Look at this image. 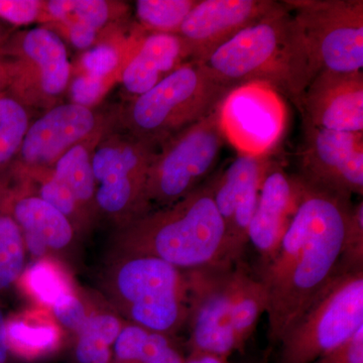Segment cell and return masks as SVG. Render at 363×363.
<instances>
[{"mask_svg": "<svg viewBox=\"0 0 363 363\" xmlns=\"http://www.w3.org/2000/svg\"><path fill=\"white\" fill-rule=\"evenodd\" d=\"M300 179L290 225L272 259L255 272L266 289L267 336L274 344L338 272L353 206L351 200Z\"/></svg>", "mask_w": 363, "mask_h": 363, "instance_id": "cell-1", "label": "cell"}, {"mask_svg": "<svg viewBox=\"0 0 363 363\" xmlns=\"http://www.w3.org/2000/svg\"><path fill=\"white\" fill-rule=\"evenodd\" d=\"M224 87L262 82L300 111L303 95L317 73L304 38L288 9L259 21L200 62Z\"/></svg>", "mask_w": 363, "mask_h": 363, "instance_id": "cell-2", "label": "cell"}, {"mask_svg": "<svg viewBox=\"0 0 363 363\" xmlns=\"http://www.w3.org/2000/svg\"><path fill=\"white\" fill-rule=\"evenodd\" d=\"M210 177L179 201L135 218L128 235L131 253L157 257L182 271L230 262Z\"/></svg>", "mask_w": 363, "mask_h": 363, "instance_id": "cell-3", "label": "cell"}, {"mask_svg": "<svg viewBox=\"0 0 363 363\" xmlns=\"http://www.w3.org/2000/svg\"><path fill=\"white\" fill-rule=\"evenodd\" d=\"M229 91L202 63L186 62L145 94L133 98L124 124L130 136L157 150L216 111Z\"/></svg>", "mask_w": 363, "mask_h": 363, "instance_id": "cell-4", "label": "cell"}, {"mask_svg": "<svg viewBox=\"0 0 363 363\" xmlns=\"http://www.w3.org/2000/svg\"><path fill=\"white\" fill-rule=\"evenodd\" d=\"M363 328V269H339L279 340V363H312Z\"/></svg>", "mask_w": 363, "mask_h": 363, "instance_id": "cell-5", "label": "cell"}, {"mask_svg": "<svg viewBox=\"0 0 363 363\" xmlns=\"http://www.w3.org/2000/svg\"><path fill=\"white\" fill-rule=\"evenodd\" d=\"M225 142L218 108L167 140L150 164L149 206L150 202L168 206L202 185L213 173Z\"/></svg>", "mask_w": 363, "mask_h": 363, "instance_id": "cell-6", "label": "cell"}, {"mask_svg": "<svg viewBox=\"0 0 363 363\" xmlns=\"http://www.w3.org/2000/svg\"><path fill=\"white\" fill-rule=\"evenodd\" d=\"M116 285L133 324L169 336L187 322L186 271L157 257L133 255L119 267Z\"/></svg>", "mask_w": 363, "mask_h": 363, "instance_id": "cell-7", "label": "cell"}, {"mask_svg": "<svg viewBox=\"0 0 363 363\" xmlns=\"http://www.w3.org/2000/svg\"><path fill=\"white\" fill-rule=\"evenodd\" d=\"M317 75L363 67L362 0H286Z\"/></svg>", "mask_w": 363, "mask_h": 363, "instance_id": "cell-8", "label": "cell"}, {"mask_svg": "<svg viewBox=\"0 0 363 363\" xmlns=\"http://www.w3.org/2000/svg\"><path fill=\"white\" fill-rule=\"evenodd\" d=\"M156 150L133 136H117L92 152L98 206L109 214L133 212L135 219L149 212L147 175Z\"/></svg>", "mask_w": 363, "mask_h": 363, "instance_id": "cell-9", "label": "cell"}, {"mask_svg": "<svg viewBox=\"0 0 363 363\" xmlns=\"http://www.w3.org/2000/svg\"><path fill=\"white\" fill-rule=\"evenodd\" d=\"M238 262H221L186 271L190 351L226 358L236 351L230 310Z\"/></svg>", "mask_w": 363, "mask_h": 363, "instance_id": "cell-10", "label": "cell"}, {"mask_svg": "<svg viewBox=\"0 0 363 363\" xmlns=\"http://www.w3.org/2000/svg\"><path fill=\"white\" fill-rule=\"evenodd\" d=\"M224 138L241 155H272L286 128L283 96L262 82L229 91L218 107Z\"/></svg>", "mask_w": 363, "mask_h": 363, "instance_id": "cell-11", "label": "cell"}, {"mask_svg": "<svg viewBox=\"0 0 363 363\" xmlns=\"http://www.w3.org/2000/svg\"><path fill=\"white\" fill-rule=\"evenodd\" d=\"M300 178L323 190L352 199L363 195V133H342L304 123L298 154Z\"/></svg>", "mask_w": 363, "mask_h": 363, "instance_id": "cell-12", "label": "cell"}, {"mask_svg": "<svg viewBox=\"0 0 363 363\" xmlns=\"http://www.w3.org/2000/svg\"><path fill=\"white\" fill-rule=\"evenodd\" d=\"M11 59L0 58L6 77V89L25 104L33 87L43 100L52 99L65 91L70 78V64L65 44L56 33L33 28L14 43Z\"/></svg>", "mask_w": 363, "mask_h": 363, "instance_id": "cell-13", "label": "cell"}, {"mask_svg": "<svg viewBox=\"0 0 363 363\" xmlns=\"http://www.w3.org/2000/svg\"><path fill=\"white\" fill-rule=\"evenodd\" d=\"M274 160L272 155H238L225 168L212 174V191L225 227L227 257L242 259L248 245V228L257 208L260 187Z\"/></svg>", "mask_w": 363, "mask_h": 363, "instance_id": "cell-14", "label": "cell"}, {"mask_svg": "<svg viewBox=\"0 0 363 363\" xmlns=\"http://www.w3.org/2000/svg\"><path fill=\"white\" fill-rule=\"evenodd\" d=\"M284 9L283 1L274 0H199L178 35L190 61L203 62L238 33Z\"/></svg>", "mask_w": 363, "mask_h": 363, "instance_id": "cell-15", "label": "cell"}, {"mask_svg": "<svg viewBox=\"0 0 363 363\" xmlns=\"http://www.w3.org/2000/svg\"><path fill=\"white\" fill-rule=\"evenodd\" d=\"M304 123L323 130L363 133V73L322 71L301 102Z\"/></svg>", "mask_w": 363, "mask_h": 363, "instance_id": "cell-16", "label": "cell"}, {"mask_svg": "<svg viewBox=\"0 0 363 363\" xmlns=\"http://www.w3.org/2000/svg\"><path fill=\"white\" fill-rule=\"evenodd\" d=\"M301 190L300 177L289 174L278 162H272L248 228V245L259 253V269L266 266L278 250L297 209Z\"/></svg>", "mask_w": 363, "mask_h": 363, "instance_id": "cell-17", "label": "cell"}, {"mask_svg": "<svg viewBox=\"0 0 363 363\" xmlns=\"http://www.w3.org/2000/svg\"><path fill=\"white\" fill-rule=\"evenodd\" d=\"M96 126L88 107L58 105L28 126L18 156L26 166L55 164L74 145L89 140Z\"/></svg>", "mask_w": 363, "mask_h": 363, "instance_id": "cell-18", "label": "cell"}, {"mask_svg": "<svg viewBox=\"0 0 363 363\" xmlns=\"http://www.w3.org/2000/svg\"><path fill=\"white\" fill-rule=\"evenodd\" d=\"M190 61L185 43L175 33H152L143 38L126 64L123 84L133 98L154 88L178 67Z\"/></svg>", "mask_w": 363, "mask_h": 363, "instance_id": "cell-19", "label": "cell"}, {"mask_svg": "<svg viewBox=\"0 0 363 363\" xmlns=\"http://www.w3.org/2000/svg\"><path fill=\"white\" fill-rule=\"evenodd\" d=\"M0 207L20 226L28 252L42 257L48 248L60 250L73 238L68 217L40 197H21L9 202L0 195Z\"/></svg>", "mask_w": 363, "mask_h": 363, "instance_id": "cell-20", "label": "cell"}, {"mask_svg": "<svg viewBox=\"0 0 363 363\" xmlns=\"http://www.w3.org/2000/svg\"><path fill=\"white\" fill-rule=\"evenodd\" d=\"M267 309L266 289L243 259L238 260L230 310V326L236 351L243 350Z\"/></svg>", "mask_w": 363, "mask_h": 363, "instance_id": "cell-21", "label": "cell"}, {"mask_svg": "<svg viewBox=\"0 0 363 363\" xmlns=\"http://www.w3.org/2000/svg\"><path fill=\"white\" fill-rule=\"evenodd\" d=\"M185 359L168 335L130 324L117 336L111 363H185Z\"/></svg>", "mask_w": 363, "mask_h": 363, "instance_id": "cell-22", "label": "cell"}, {"mask_svg": "<svg viewBox=\"0 0 363 363\" xmlns=\"http://www.w3.org/2000/svg\"><path fill=\"white\" fill-rule=\"evenodd\" d=\"M117 318L108 314L89 317L78 332L75 360L77 363H111L113 345L121 331Z\"/></svg>", "mask_w": 363, "mask_h": 363, "instance_id": "cell-23", "label": "cell"}, {"mask_svg": "<svg viewBox=\"0 0 363 363\" xmlns=\"http://www.w3.org/2000/svg\"><path fill=\"white\" fill-rule=\"evenodd\" d=\"M91 159L92 155L86 140L67 150L55 162L52 175L66 184L78 204L92 199L96 190Z\"/></svg>", "mask_w": 363, "mask_h": 363, "instance_id": "cell-24", "label": "cell"}, {"mask_svg": "<svg viewBox=\"0 0 363 363\" xmlns=\"http://www.w3.org/2000/svg\"><path fill=\"white\" fill-rule=\"evenodd\" d=\"M25 105L11 94H0V174L18 156L28 130Z\"/></svg>", "mask_w": 363, "mask_h": 363, "instance_id": "cell-25", "label": "cell"}, {"mask_svg": "<svg viewBox=\"0 0 363 363\" xmlns=\"http://www.w3.org/2000/svg\"><path fill=\"white\" fill-rule=\"evenodd\" d=\"M7 343L11 354L35 359L49 354L59 342V333L52 326H33L21 320L6 323Z\"/></svg>", "mask_w": 363, "mask_h": 363, "instance_id": "cell-26", "label": "cell"}, {"mask_svg": "<svg viewBox=\"0 0 363 363\" xmlns=\"http://www.w3.org/2000/svg\"><path fill=\"white\" fill-rule=\"evenodd\" d=\"M199 0H138L135 13L147 30L178 35L182 23Z\"/></svg>", "mask_w": 363, "mask_h": 363, "instance_id": "cell-27", "label": "cell"}, {"mask_svg": "<svg viewBox=\"0 0 363 363\" xmlns=\"http://www.w3.org/2000/svg\"><path fill=\"white\" fill-rule=\"evenodd\" d=\"M25 262L26 247L20 226L0 207V292L18 279Z\"/></svg>", "mask_w": 363, "mask_h": 363, "instance_id": "cell-28", "label": "cell"}, {"mask_svg": "<svg viewBox=\"0 0 363 363\" xmlns=\"http://www.w3.org/2000/svg\"><path fill=\"white\" fill-rule=\"evenodd\" d=\"M45 11L66 26L81 25L96 32L111 18V6L102 0H52L45 4Z\"/></svg>", "mask_w": 363, "mask_h": 363, "instance_id": "cell-29", "label": "cell"}, {"mask_svg": "<svg viewBox=\"0 0 363 363\" xmlns=\"http://www.w3.org/2000/svg\"><path fill=\"white\" fill-rule=\"evenodd\" d=\"M339 269L347 271L363 269V202L353 204L346 229L342 257Z\"/></svg>", "mask_w": 363, "mask_h": 363, "instance_id": "cell-30", "label": "cell"}, {"mask_svg": "<svg viewBox=\"0 0 363 363\" xmlns=\"http://www.w3.org/2000/svg\"><path fill=\"white\" fill-rule=\"evenodd\" d=\"M28 283L38 298L45 304L52 306L62 297L71 293L65 281L49 264L40 262L28 271Z\"/></svg>", "mask_w": 363, "mask_h": 363, "instance_id": "cell-31", "label": "cell"}, {"mask_svg": "<svg viewBox=\"0 0 363 363\" xmlns=\"http://www.w3.org/2000/svg\"><path fill=\"white\" fill-rule=\"evenodd\" d=\"M121 55L112 45L102 44L92 48L82 57L84 73L100 79L107 78L119 65Z\"/></svg>", "mask_w": 363, "mask_h": 363, "instance_id": "cell-32", "label": "cell"}, {"mask_svg": "<svg viewBox=\"0 0 363 363\" xmlns=\"http://www.w3.org/2000/svg\"><path fill=\"white\" fill-rule=\"evenodd\" d=\"M42 11V2L35 0H0V18L13 25H30Z\"/></svg>", "mask_w": 363, "mask_h": 363, "instance_id": "cell-33", "label": "cell"}, {"mask_svg": "<svg viewBox=\"0 0 363 363\" xmlns=\"http://www.w3.org/2000/svg\"><path fill=\"white\" fill-rule=\"evenodd\" d=\"M40 194L44 201L56 208L66 217L73 214L79 205L70 189L54 175L43 184Z\"/></svg>", "mask_w": 363, "mask_h": 363, "instance_id": "cell-34", "label": "cell"}, {"mask_svg": "<svg viewBox=\"0 0 363 363\" xmlns=\"http://www.w3.org/2000/svg\"><path fill=\"white\" fill-rule=\"evenodd\" d=\"M52 308L60 323L77 333L89 318L86 315L84 305L72 293L60 298Z\"/></svg>", "mask_w": 363, "mask_h": 363, "instance_id": "cell-35", "label": "cell"}, {"mask_svg": "<svg viewBox=\"0 0 363 363\" xmlns=\"http://www.w3.org/2000/svg\"><path fill=\"white\" fill-rule=\"evenodd\" d=\"M105 82L104 79L93 77L83 73L74 79L71 84L72 104L88 107L95 104L104 93Z\"/></svg>", "mask_w": 363, "mask_h": 363, "instance_id": "cell-36", "label": "cell"}, {"mask_svg": "<svg viewBox=\"0 0 363 363\" xmlns=\"http://www.w3.org/2000/svg\"><path fill=\"white\" fill-rule=\"evenodd\" d=\"M312 363H363V328L342 345Z\"/></svg>", "mask_w": 363, "mask_h": 363, "instance_id": "cell-37", "label": "cell"}, {"mask_svg": "<svg viewBox=\"0 0 363 363\" xmlns=\"http://www.w3.org/2000/svg\"><path fill=\"white\" fill-rule=\"evenodd\" d=\"M67 28L69 40L77 49H88L96 40L97 32L92 28L81 25H71L67 26Z\"/></svg>", "mask_w": 363, "mask_h": 363, "instance_id": "cell-38", "label": "cell"}, {"mask_svg": "<svg viewBox=\"0 0 363 363\" xmlns=\"http://www.w3.org/2000/svg\"><path fill=\"white\" fill-rule=\"evenodd\" d=\"M11 357V350L7 343L6 318L0 308V363H9Z\"/></svg>", "mask_w": 363, "mask_h": 363, "instance_id": "cell-39", "label": "cell"}, {"mask_svg": "<svg viewBox=\"0 0 363 363\" xmlns=\"http://www.w3.org/2000/svg\"><path fill=\"white\" fill-rule=\"evenodd\" d=\"M229 358L210 354L206 352L190 351V354L186 357L185 363H229Z\"/></svg>", "mask_w": 363, "mask_h": 363, "instance_id": "cell-40", "label": "cell"}, {"mask_svg": "<svg viewBox=\"0 0 363 363\" xmlns=\"http://www.w3.org/2000/svg\"><path fill=\"white\" fill-rule=\"evenodd\" d=\"M6 89V77L4 74V68H2L1 63H0V94L4 92Z\"/></svg>", "mask_w": 363, "mask_h": 363, "instance_id": "cell-41", "label": "cell"}, {"mask_svg": "<svg viewBox=\"0 0 363 363\" xmlns=\"http://www.w3.org/2000/svg\"><path fill=\"white\" fill-rule=\"evenodd\" d=\"M260 363H262V362H260Z\"/></svg>", "mask_w": 363, "mask_h": 363, "instance_id": "cell-42", "label": "cell"}]
</instances>
